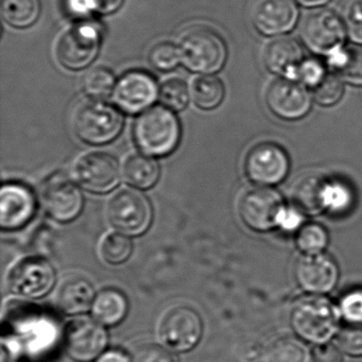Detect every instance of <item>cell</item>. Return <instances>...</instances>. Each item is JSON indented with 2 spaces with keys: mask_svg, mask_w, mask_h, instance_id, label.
I'll list each match as a JSON object with an SVG mask.
<instances>
[{
  "mask_svg": "<svg viewBox=\"0 0 362 362\" xmlns=\"http://www.w3.org/2000/svg\"><path fill=\"white\" fill-rule=\"evenodd\" d=\"M133 137L146 156L162 158L177 149L181 139V127L173 111L164 107H154L137 118Z\"/></svg>",
  "mask_w": 362,
  "mask_h": 362,
  "instance_id": "cell-1",
  "label": "cell"
},
{
  "mask_svg": "<svg viewBox=\"0 0 362 362\" xmlns=\"http://www.w3.org/2000/svg\"><path fill=\"white\" fill-rule=\"evenodd\" d=\"M180 54L192 73L211 75L221 71L228 59V48L221 35L207 26L188 29L180 41Z\"/></svg>",
  "mask_w": 362,
  "mask_h": 362,
  "instance_id": "cell-2",
  "label": "cell"
},
{
  "mask_svg": "<svg viewBox=\"0 0 362 362\" xmlns=\"http://www.w3.org/2000/svg\"><path fill=\"white\" fill-rule=\"evenodd\" d=\"M124 124L122 112L103 100L82 103L74 113V131L78 139L88 145L112 143L119 136Z\"/></svg>",
  "mask_w": 362,
  "mask_h": 362,
  "instance_id": "cell-3",
  "label": "cell"
},
{
  "mask_svg": "<svg viewBox=\"0 0 362 362\" xmlns=\"http://www.w3.org/2000/svg\"><path fill=\"white\" fill-rule=\"evenodd\" d=\"M290 322L300 338L321 344L336 332L338 311L327 298L305 296L294 304Z\"/></svg>",
  "mask_w": 362,
  "mask_h": 362,
  "instance_id": "cell-4",
  "label": "cell"
},
{
  "mask_svg": "<svg viewBox=\"0 0 362 362\" xmlns=\"http://www.w3.org/2000/svg\"><path fill=\"white\" fill-rule=\"evenodd\" d=\"M107 217L118 232L127 236H139L151 226L153 211L145 194L124 188L110 200Z\"/></svg>",
  "mask_w": 362,
  "mask_h": 362,
  "instance_id": "cell-5",
  "label": "cell"
},
{
  "mask_svg": "<svg viewBox=\"0 0 362 362\" xmlns=\"http://www.w3.org/2000/svg\"><path fill=\"white\" fill-rule=\"evenodd\" d=\"M100 47L101 33L99 29L92 24L78 25L59 39L56 56L65 69L82 71L94 62Z\"/></svg>",
  "mask_w": 362,
  "mask_h": 362,
  "instance_id": "cell-6",
  "label": "cell"
},
{
  "mask_svg": "<svg viewBox=\"0 0 362 362\" xmlns=\"http://www.w3.org/2000/svg\"><path fill=\"white\" fill-rule=\"evenodd\" d=\"M40 201L45 213L61 223L75 220L84 204L79 188L61 173H54L44 181L40 189Z\"/></svg>",
  "mask_w": 362,
  "mask_h": 362,
  "instance_id": "cell-7",
  "label": "cell"
},
{
  "mask_svg": "<svg viewBox=\"0 0 362 362\" xmlns=\"http://www.w3.org/2000/svg\"><path fill=\"white\" fill-rule=\"evenodd\" d=\"M345 31L344 24L334 12L317 10L303 21L300 37L311 52L332 56L341 50Z\"/></svg>",
  "mask_w": 362,
  "mask_h": 362,
  "instance_id": "cell-8",
  "label": "cell"
},
{
  "mask_svg": "<svg viewBox=\"0 0 362 362\" xmlns=\"http://www.w3.org/2000/svg\"><path fill=\"white\" fill-rule=\"evenodd\" d=\"M285 209L279 192L271 188H254L241 198L239 216L243 223L256 232H267L279 226Z\"/></svg>",
  "mask_w": 362,
  "mask_h": 362,
  "instance_id": "cell-9",
  "label": "cell"
},
{
  "mask_svg": "<svg viewBox=\"0 0 362 362\" xmlns=\"http://www.w3.org/2000/svg\"><path fill=\"white\" fill-rule=\"evenodd\" d=\"M202 332L200 315L187 306L170 309L160 324V340L170 351H190L198 344Z\"/></svg>",
  "mask_w": 362,
  "mask_h": 362,
  "instance_id": "cell-10",
  "label": "cell"
},
{
  "mask_svg": "<svg viewBox=\"0 0 362 362\" xmlns=\"http://www.w3.org/2000/svg\"><path fill=\"white\" fill-rule=\"evenodd\" d=\"M289 167V158L285 150L274 143L254 146L245 158V173L258 185L272 186L281 183L287 177Z\"/></svg>",
  "mask_w": 362,
  "mask_h": 362,
  "instance_id": "cell-11",
  "label": "cell"
},
{
  "mask_svg": "<svg viewBox=\"0 0 362 362\" xmlns=\"http://www.w3.org/2000/svg\"><path fill=\"white\" fill-rule=\"evenodd\" d=\"M56 272L43 257L25 258L16 264L9 275L10 289L23 298H40L54 288Z\"/></svg>",
  "mask_w": 362,
  "mask_h": 362,
  "instance_id": "cell-12",
  "label": "cell"
},
{
  "mask_svg": "<svg viewBox=\"0 0 362 362\" xmlns=\"http://www.w3.org/2000/svg\"><path fill=\"white\" fill-rule=\"evenodd\" d=\"M67 354L77 362H92L105 351L107 334L99 322L90 319L74 320L64 334Z\"/></svg>",
  "mask_w": 362,
  "mask_h": 362,
  "instance_id": "cell-13",
  "label": "cell"
},
{
  "mask_svg": "<svg viewBox=\"0 0 362 362\" xmlns=\"http://www.w3.org/2000/svg\"><path fill=\"white\" fill-rule=\"evenodd\" d=\"M75 177L84 189L95 194H105L119 183V164L111 154L92 152L78 160Z\"/></svg>",
  "mask_w": 362,
  "mask_h": 362,
  "instance_id": "cell-14",
  "label": "cell"
},
{
  "mask_svg": "<svg viewBox=\"0 0 362 362\" xmlns=\"http://www.w3.org/2000/svg\"><path fill=\"white\" fill-rule=\"evenodd\" d=\"M266 101L271 112L281 119H300L311 107L310 95L306 88L291 79L272 82L267 90Z\"/></svg>",
  "mask_w": 362,
  "mask_h": 362,
  "instance_id": "cell-15",
  "label": "cell"
},
{
  "mask_svg": "<svg viewBox=\"0 0 362 362\" xmlns=\"http://www.w3.org/2000/svg\"><path fill=\"white\" fill-rule=\"evenodd\" d=\"M158 97V86L150 74L131 71L124 74L116 84L114 99L120 110L128 114L141 113L148 109Z\"/></svg>",
  "mask_w": 362,
  "mask_h": 362,
  "instance_id": "cell-16",
  "label": "cell"
},
{
  "mask_svg": "<svg viewBox=\"0 0 362 362\" xmlns=\"http://www.w3.org/2000/svg\"><path fill=\"white\" fill-rule=\"evenodd\" d=\"M294 275L305 291L323 294L334 289L339 270L336 262L325 254H305L296 262Z\"/></svg>",
  "mask_w": 362,
  "mask_h": 362,
  "instance_id": "cell-17",
  "label": "cell"
},
{
  "mask_svg": "<svg viewBox=\"0 0 362 362\" xmlns=\"http://www.w3.org/2000/svg\"><path fill=\"white\" fill-rule=\"evenodd\" d=\"M37 202L30 188L20 183L4 184L0 192V226L6 230H20L35 214Z\"/></svg>",
  "mask_w": 362,
  "mask_h": 362,
  "instance_id": "cell-18",
  "label": "cell"
},
{
  "mask_svg": "<svg viewBox=\"0 0 362 362\" xmlns=\"http://www.w3.org/2000/svg\"><path fill=\"white\" fill-rule=\"evenodd\" d=\"M293 0H255L251 9L254 27L264 35L288 33L298 21Z\"/></svg>",
  "mask_w": 362,
  "mask_h": 362,
  "instance_id": "cell-19",
  "label": "cell"
},
{
  "mask_svg": "<svg viewBox=\"0 0 362 362\" xmlns=\"http://www.w3.org/2000/svg\"><path fill=\"white\" fill-rule=\"evenodd\" d=\"M303 62L302 48L293 39L274 40L264 49V63L267 69L288 79H298V69Z\"/></svg>",
  "mask_w": 362,
  "mask_h": 362,
  "instance_id": "cell-20",
  "label": "cell"
},
{
  "mask_svg": "<svg viewBox=\"0 0 362 362\" xmlns=\"http://www.w3.org/2000/svg\"><path fill=\"white\" fill-rule=\"evenodd\" d=\"M330 180L321 175L300 177L292 188V200L300 213L315 215L325 211Z\"/></svg>",
  "mask_w": 362,
  "mask_h": 362,
  "instance_id": "cell-21",
  "label": "cell"
},
{
  "mask_svg": "<svg viewBox=\"0 0 362 362\" xmlns=\"http://www.w3.org/2000/svg\"><path fill=\"white\" fill-rule=\"evenodd\" d=\"M95 298L94 287L90 281L73 277L61 285L57 294V304L67 315H80L93 306Z\"/></svg>",
  "mask_w": 362,
  "mask_h": 362,
  "instance_id": "cell-22",
  "label": "cell"
},
{
  "mask_svg": "<svg viewBox=\"0 0 362 362\" xmlns=\"http://www.w3.org/2000/svg\"><path fill=\"white\" fill-rule=\"evenodd\" d=\"M129 310L128 300L122 291L107 288L97 294L93 303L92 313L103 325L114 326L126 317Z\"/></svg>",
  "mask_w": 362,
  "mask_h": 362,
  "instance_id": "cell-23",
  "label": "cell"
},
{
  "mask_svg": "<svg viewBox=\"0 0 362 362\" xmlns=\"http://www.w3.org/2000/svg\"><path fill=\"white\" fill-rule=\"evenodd\" d=\"M42 13L41 0H3L1 14L12 28L28 29L35 26Z\"/></svg>",
  "mask_w": 362,
  "mask_h": 362,
  "instance_id": "cell-24",
  "label": "cell"
},
{
  "mask_svg": "<svg viewBox=\"0 0 362 362\" xmlns=\"http://www.w3.org/2000/svg\"><path fill=\"white\" fill-rule=\"evenodd\" d=\"M160 166L149 156L135 154L124 163V177L133 187L149 189L160 179Z\"/></svg>",
  "mask_w": 362,
  "mask_h": 362,
  "instance_id": "cell-25",
  "label": "cell"
},
{
  "mask_svg": "<svg viewBox=\"0 0 362 362\" xmlns=\"http://www.w3.org/2000/svg\"><path fill=\"white\" fill-rule=\"evenodd\" d=\"M264 362H309V351L302 341L283 337L268 345Z\"/></svg>",
  "mask_w": 362,
  "mask_h": 362,
  "instance_id": "cell-26",
  "label": "cell"
},
{
  "mask_svg": "<svg viewBox=\"0 0 362 362\" xmlns=\"http://www.w3.org/2000/svg\"><path fill=\"white\" fill-rule=\"evenodd\" d=\"M224 93L223 83L215 76H202L192 84L194 105L203 111H211L219 107L223 101Z\"/></svg>",
  "mask_w": 362,
  "mask_h": 362,
  "instance_id": "cell-27",
  "label": "cell"
},
{
  "mask_svg": "<svg viewBox=\"0 0 362 362\" xmlns=\"http://www.w3.org/2000/svg\"><path fill=\"white\" fill-rule=\"evenodd\" d=\"M329 63L347 83L362 86V48L349 47L329 56Z\"/></svg>",
  "mask_w": 362,
  "mask_h": 362,
  "instance_id": "cell-28",
  "label": "cell"
},
{
  "mask_svg": "<svg viewBox=\"0 0 362 362\" xmlns=\"http://www.w3.org/2000/svg\"><path fill=\"white\" fill-rule=\"evenodd\" d=\"M82 88L90 98L96 100L107 98L115 90V76L107 67H95L84 76Z\"/></svg>",
  "mask_w": 362,
  "mask_h": 362,
  "instance_id": "cell-29",
  "label": "cell"
},
{
  "mask_svg": "<svg viewBox=\"0 0 362 362\" xmlns=\"http://www.w3.org/2000/svg\"><path fill=\"white\" fill-rule=\"evenodd\" d=\"M133 245L131 239L122 233L107 235L101 245V256L107 264H124L132 254Z\"/></svg>",
  "mask_w": 362,
  "mask_h": 362,
  "instance_id": "cell-30",
  "label": "cell"
},
{
  "mask_svg": "<svg viewBox=\"0 0 362 362\" xmlns=\"http://www.w3.org/2000/svg\"><path fill=\"white\" fill-rule=\"evenodd\" d=\"M160 99L163 105L170 111H183L189 103L187 84L177 78L166 80L160 86Z\"/></svg>",
  "mask_w": 362,
  "mask_h": 362,
  "instance_id": "cell-31",
  "label": "cell"
},
{
  "mask_svg": "<svg viewBox=\"0 0 362 362\" xmlns=\"http://www.w3.org/2000/svg\"><path fill=\"white\" fill-rule=\"evenodd\" d=\"M327 243V232L320 224L307 223L298 228L296 245L305 254L322 253Z\"/></svg>",
  "mask_w": 362,
  "mask_h": 362,
  "instance_id": "cell-32",
  "label": "cell"
},
{
  "mask_svg": "<svg viewBox=\"0 0 362 362\" xmlns=\"http://www.w3.org/2000/svg\"><path fill=\"white\" fill-rule=\"evenodd\" d=\"M150 65L158 71H173L181 61L180 49L170 42H160L150 49L148 54Z\"/></svg>",
  "mask_w": 362,
  "mask_h": 362,
  "instance_id": "cell-33",
  "label": "cell"
},
{
  "mask_svg": "<svg viewBox=\"0 0 362 362\" xmlns=\"http://www.w3.org/2000/svg\"><path fill=\"white\" fill-rule=\"evenodd\" d=\"M354 202V194L351 188L342 182L330 181L326 196L325 211L334 215L346 213Z\"/></svg>",
  "mask_w": 362,
  "mask_h": 362,
  "instance_id": "cell-34",
  "label": "cell"
},
{
  "mask_svg": "<svg viewBox=\"0 0 362 362\" xmlns=\"http://www.w3.org/2000/svg\"><path fill=\"white\" fill-rule=\"evenodd\" d=\"M344 86L337 76L326 74L323 79L313 88V97L319 105L330 107L339 103L343 96Z\"/></svg>",
  "mask_w": 362,
  "mask_h": 362,
  "instance_id": "cell-35",
  "label": "cell"
},
{
  "mask_svg": "<svg viewBox=\"0 0 362 362\" xmlns=\"http://www.w3.org/2000/svg\"><path fill=\"white\" fill-rule=\"evenodd\" d=\"M342 22L349 39L362 45V0H346L342 10Z\"/></svg>",
  "mask_w": 362,
  "mask_h": 362,
  "instance_id": "cell-36",
  "label": "cell"
},
{
  "mask_svg": "<svg viewBox=\"0 0 362 362\" xmlns=\"http://www.w3.org/2000/svg\"><path fill=\"white\" fill-rule=\"evenodd\" d=\"M341 349L354 357L362 356V321L346 322L339 330Z\"/></svg>",
  "mask_w": 362,
  "mask_h": 362,
  "instance_id": "cell-37",
  "label": "cell"
},
{
  "mask_svg": "<svg viewBox=\"0 0 362 362\" xmlns=\"http://www.w3.org/2000/svg\"><path fill=\"white\" fill-rule=\"evenodd\" d=\"M131 357L132 362H179L173 351L154 343L137 347Z\"/></svg>",
  "mask_w": 362,
  "mask_h": 362,
  "instance_id": "cell-38",
  "label": "cell"
},
{
  "mask_svg": "<svg viewBox=\"0 0 362 362\" xmlns=\"http://www.w3.org/2000/svg\"><path fill=\"white\" fill-rule=\"evenodd\" d=\"M340 313L347 322L362 321V289L353 290L343 296Z\"/></svg>",
  "mask_w": 362,
  "mask_h": 362,
  "instance_id": "cell-39",
  "label": "cell"
},
{
  "mask_svg": "<svg viewBox=\"0 0 362 362\" xmlns=\"http://www.w3.org/2000/svg\"><path fill=\"white\" fill-rule=\"evenodd\" d=\"M325 69L317 61H305L298 69V79L306 86L315 88L326 75Z\"/></svg>",
  "mask_w": 362,
  "mask_h": 362,
  "instance_id": "cell-40",
  "label": "cell"
},
{
  "mask_svg": "<svg viewBox=\"0 0 362 362\" xmlns=\"http://www.w3.org/2000/svg\"><path fill=\"white\" fill-rule=\"evenodd\" d=\"M126 0H83L88 16H110L122 9Z\"/></svg>",
  "mask_w": 362,
  "mask_h": 362,
  "instance_id": "cell-41",
  "label": "cell"
},
{
  "mask_svg": "<svg viewBox=\"0 0 362 362\" xmlns=\"http://www.w3.org/2000/svg\"><path fill=\"white\" fill-rule=\"evenodd\" d=\"M313 362H343V355L332 343L317 344L313 351Z\"/></svg>",
  "mask_w": 362,
  "mask_h": 362,
  "instance_id": "cell-42",
  "label": "cell"
},
{
  "mask_svg": "<svg viewBox=\"0 0 362 362\" xmlns=\"http://www.w3.org/2000/svg\"><path fill=\"white\" fill-rule=\"evenodd\" d=\"M302 221V214L298 209H286L285 207L279 219V226L286 232H293L300 228Z\"/></svg>",
  "mask_w": 362,
  "mask_h": 362,
  "instance_id": "cell-43",
  "label": "cell"
},
{
  "mask_svg": "<svg viewBox=\"0 0 362 362\" xmlns=\"http://www.w3.org/2000/svg\"><path fill=\"white\" fill-rule=\"evenodd\" d=\"M96 362H132V357L122 349H109L105 351Z\"/></svg>",
  "mask_w": 362,
  "mask_h": 362,
  "instance_id": "cell-44",
  "label": "cell"
},
{
  "mask_svg": "<svg viewBox=\"0 0 362 362\" xmlns=\"http://www.w3.org/2000/svg\"><path fill=\"white\" fill-rule=\"evenodd\" d=\"M329 0H298V3L304 7H321L327 4Z\"/></svg>",
  "mask_w": 362,
  "mask_h": 362,
  "instance_id": "cell-45",
  "label": "cell"
}]
</instances>
